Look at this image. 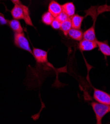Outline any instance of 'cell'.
Returning <instances> with one entry per match:
<instances>
[{
  "mask_svg": "<svg viewBox=\"0 0 110 124\" xmlns=\"http://www.w3.org/2000/svg\"><path fill=\"white\" fill-rule=\"evenodd\" d=\"M91 105L95 114L97 124H102L103 118L107 114L110 112V105L95 102H92Z\"/></svg>",
  "mask_w": 110,
  "mask_h": 124,
  "instance_id": "obj_1",
  "label": "cell"
},
{
  "mask_svg": "<svg viewBox=\"0 0 110 124\" xmlns=\"http://www.w3.org/2000/svg\"><path fill=\"white\" fill-rule=\"evenodd\" d=\"M14 42L15 45L19 48L32 54V51L30 48L29 43L23 33L15 34Z\"/></svg>",
  "mask_w": 110,
  "mask_h": 124,
  "instance_id": "obj_2",
  "label": "cell"
},
{
  "mask_svg": "<svg viewBox=\"0 0 110 124\" xmlns=\"http://www.w3.org/2000/svg\"><path fill=\"white\" fill-rule=\"evenodd\" d=\"M93 97L97 102L110 105V95L103 91L94 89Z\"/></svg>",
  "mask_w": 110,
  "mask_h": 124,
  "instance_id": "obj_3",
  "label": "cell"
},
{
  "mask_svg": "<svg viewBox=\"0 0 110 124\" xmlns=\"http://www.w3.org/2000/svg\"><path fill=\"white\" fill-rule=\"evenodd\" d=\"M32 54L37 62L44 63L48 61V53L43 49L38 48H33Z\"/></svg>",
  "mask_w": 110,
  "mask_h": 124,
  "instance_id": "obj_4",
  "label": "cell"
},
{
  "mask_svg": "<svg viewBox=\"0 0 110 124\" xmlns=\"http://www.w3.org/2000/svg\"><path fill=\"white\" fill-rule=\"evenodd\" d=\"M97 47V44L96 41H91L83 39L79 41L78 44V48L82 52L91 51Z\"/></svg>",
  "mask_w": 110,
  "mask_h": 124,
  "instance_id": "obj_5",
  "label": "cell"
},
{
  "mask_svg": "<svg viewBox=\"0 0 110 124\" xmlns=\"http://www.w3.org/2000/svg\"><path fill=\"white\" fill-rule=\"evenodd\" d=\"M48 11L56 18L60 13L63 11L62 5L55 1H52L48 6Z\"/></svg>",
  "mask_w": 110,
  "mask_h": 124,
  "instance_id": "obj_6",
  "label": "cell"
},
{
  "mask_svg": "<svg viewBox=\"0 0 110 124\" xmlns=\"http://www.w3.org/2000/svg\"><path fill=\"white\" fill-rule=\"evenodd\" d=\"M11 15L14 19L20 20L24 19V13L22 8L20 6L15 4L14 7L11 9Z\"/></svg>",
  "mask_w": 110,
  "mask_h": 124,
  "instance_id": "obj_7",
  "label": "cell"
},
{
  "mask_svg": "<svg viewBox=\"0 0 110 124\" xmlns=\"http://www.w3.org/2000/svg\"><path fill=\"white\" fill-rule=\"evenodd\" d=\"M63 11L68 15L69 17H71L75 15L76 7L72 2H68L62 5Z\"/></svg>",
  "mask_w": 110,
  "mask_h": 124,
  "instance_id": "obj_8",
  "label": "cell"
},
{
  "mask_svg": "<svg viewBox=\"0 0 110 124\" xmlns=\"http://www.w3.org/2000/svg\"><path fill=\"white\" fill-rule=\"evenodd\" d=\"M96 43L101 53L105 56H110V46L107 41L101 42L97 40Z\"/></svg>",
  "mask_w": 110,
  "mask_h": 124,
  "instance_id": "obj_9",
  "label": "cell"
},
{
  "mask_svg": "<svg viewBox=\"0 0 110 124\" xmlns=\"http://www.w3.org/2000/svg\"><path fill=\"white\" fill-rule=\"evenodd\" d=\"M72 39L80 41L83 39V32L80 29L71 28L68 34Z\"/></svg>",
  "mask_w": 110,
  "mask_h": 124,
  "instance_id": "obj_10",
  "label": "cell"
},
{
  "mask_svg": "<svg viewBox=\"0 0 110 124\" xmlns=\"http://www.w3.org/2000/svg\"><path fill=\"white\" fill-rule=\"evenodd\" d=\"M83 39L91 41H96L95 30L94 25L83 33Z\"/></svg>",
  "mask_w": 110,
  "mask_h": 124,
  "instance_id": "obj_11",
  "label": "cell"
},
{
  "mask_svg": "<svg viewBox=\"0 0 110 124\" xmlns=\"http://www.w3.org/2000/svg\"><path fill=\"white\" fill-rule=\"evenodd\" d=\"M8 24L10 28L15 32V33H23V29L22 27L20 22L17 19H12L8 21Z\"/></svg>",
  "mask_w": 110,
  "mask_h": 124,
  "instance_id": "obj_12",
  "label": "cell"
},
{
  "mask_svg": "<svg viewBox=\"0 0 110 124\" xmlns=\"http://www.w3.org/2000/svg\"><path fill=\"white\" fill-rule=\"evenodd\" d=\"M72 28L80 29L84 17L78 15H75L70 18Z\"/></svg>",
  "mask_w": 110,
  "mask_h": 124,
  "instance_id": "obj_13",
  "label": "cell"
},
{
  "mask_svg": "<svg viewBox=\"0 0 110 124\" xmlns=\"http://www.w3.org/2000/svg\"><path fill=\"white\" fill-rule=\"evenodd\" d=\"M72 28V24L70 18H68L66 21L61 23L60 29L62 30L65 35H68L69 31Z\"/></svg>",
  "mask_w": 110,
  "mask_h": 124,
  "instance_id": "obj_14",
  "label": "cell"
},
{
  "mask_svg": "<svg viewBox=\"0 0 110 124\" xmlns=\"http://www.w3.org/2000/svg\"><path fill=\"white\" fill-rule=\"evenodd\" d=\"M54 18L55 17L50 12L47 11L42 15L41 20L42 22L46 25H51V24Z\"/></svg>",
  "mask_w": 110,
  "mask_h": 124,
  "instance_id": "obj_15",
  "label": "cell"
},
{
  "mask_svg": "<svg viewBox=\"0 0 110 124\" xmlns=\"http://www.w3.org/2000/svg\"><path fill=\"white\" fill-rule=\"evenodd\" d=\"M68 15L66 14L64 12L62 11L61 13H60L56 17V18L58 19L60 23H62L67 20H68V18H69Z\"/></svg>",
  "mask_w": 110,
  "mask_h": 124,
  "instance_id": "obj_16",
  "label": "cell"
},
{
  "mask_svg": "<svg viewBox=\"0 0 110 124\" xmlns=\"http://www.w3.org/2000/svg\"><path fill=\"white\" fill-rule=\"evenodd\" d=\"M60 25H61V23L58 19L55 18L51 24V26L52 27V28H53L54 29L58 30L60 29Z\"/></svg>",
  "mask_w": 110,
  "mask_h": 124,
  "instance_id": "obj_17",
  "label": "cell"
},
{
  "mask_svg": "<svg viewBox=\"0 0 110 124\" xmlns=\"http://www.w3.org/2000/svg\"><path fill=\"white\" fill-rule=\"evenodd\" d=\"M8 20H7L5 17L0 12V24L2 25H6L8 24Z\"/></svg>",
  "mask_w": 110,
  "mask_h": 124,
  "instance_id": "obj_18",
  "label": "cell"
},
{
  "mask_svg": "<svg viewBox=\"0 0 110 124\" xmlns=\"http://www.w3.org/2000/svg\"><path fill=\"white\" fill-rule=\"evenodd\" d=\"M11 1L14 4H18L21 2L20 0H11Z\"/></svg>",
  "mask_w": 110,
  "mask_h": 124,
  "instance_id": "obj_19",
  "label": "cell"
}]
</instances>
